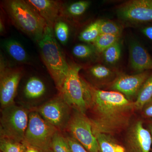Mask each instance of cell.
Segmentation results:
<instances>
[{
    "instance_id": "9",
    "label": "cell",
    "mask_w": 152,
    "mask_h": 152,
    "mask_svg": "<svg viewBox=\"0 0 152 152\" xmlns=\"http://www.w3.org/2000/svg\"><path fill=\"white\" fill-rule=\"evenodd\" d=\"M0 102L2 108L14 104L22 71L8 66L1 56L0 65Z\"/></svg>"
},
{
    "instance_id": "18",
    "label": "cell",
    "mask_w": 152,
    "mask_h": 152,
    "mask_svg": "<svg viewBox=\"0 0 152 152\" xmlns=\"http://www.w3.org/2000/svg\"><path fill=\"white\" fill-rule=\"evenodd\" d=\"M152 98V74L147 79L140 89L134 102L137 110H142L144 105Z\"/></svg>"
},
{
    "instance_id": "30",
    "label": "cell",
    "mask_w": 152,
    "mask_h": 152,
    "mask_svg": "<svg viewBox=\"0 0 152 152\" xmlns=\"http://www.w3.org/2000/svg\"><path fill=\"white\" fill-rule=\"evenodd\" d=\"M142 110L144 117L152 119V98L144 105Z\"/></svg>"
},
{
    "instance_id": "1",
    "label": "cell",
    "mask_w": 152,
    "mask_h": 152,
    "mask_svg": "<svg viewBox=\"0 0 152 152\" xmlns=\"http://www.w3.org/2000/svg\"><path fill=\"white\" fill-rule=\"evenodd\" d=\"M90 87L91 98L87 108L93 113L89 119L94 134L112 135L128 128L136 110L134 102L119 92L103 91L91 85Z\"/></svg>"
},
{
    "instance_id": "12",
    "label": "cell",
    "mask_w": 152,
    "mask_h": 152,
    "mask_svg": "<svg viewBox=\"0 0 152 152\" xmlns=\"http://www.w3.org/2000/svg\"><path fill=\"white\" fill-rule=\"evenodd\" d=\"M150 75L147 71L132 75H122L113 83L112 89L121 93L132 101L134 97L137 98L142 86Z\"/></svg>"
},
{
    "instance_id": "10",
    "label": "cell",
    "mask_w": 152,
    "mask_h": 152,
    "mask_svg": "<svg viewBox=\"0 0 152 152\" xmlns=\"http://www.w3.org/2000/svg\"><path fill=\"white\" fill-rule=\"evenodd\" d=\"M126 152H150L152 145L151 136L142 121H137L129 125L125 138Z\"/></svg>"
},
{
    "instance_id": "8",
    "label": "cell",
    "mask_w": 152,
    "mask_h": 152,
    "mask_svg": "<svg viewBox=\"0 0 152 152\" xmlns=\"http://www.w3.org/2000/svg\"><path fill=\"white\" fill-rule=\"evenodd\" d=\"M70 108L61 95L40 106L37 112L59 131L67 127L71 118Z\"/></svg>"
},
{
    "instance_id": "27",
    "label": "cell",
    "mask_w": 152,
    "mask_h": 152,
    "mask_svg": "<svg viewBox=\"0 0 152 152\" xmlns=\"http://www.w3.org/2000/svg\"><path fill=\"white\" fill-rule=\"evenodd\" d=\"M94 53V50L89 46L83 44H79L74 47L72 50L73 54L80 58H86L91 56Z\"/></svg>"
},
{
    "instance_id": "34",
    "label": "cell",
    "mask_w": 152,
    "mask_h": 152,
    "mask_svg": "<svg viewBox=\"0 0 152 152\" xmlns=\"http://www.w3.org/2000/svg\"><path fill=\"white\" fill-rule=\"evenodd\" d=\"M148 129L149 131L151 136L152 141V119H150L148 124Z\"/></svg>"
},
{
    "instance_id": "13",
    "label": "cell",
    "mask_w": 152,
    "mask_h": 152,
    "mask_svg": "<svg viewBox=\"0 0 152 152\" xmlns=\"http://www.w3.org/2000/svg\"><path fill=\"white\" fill-rule=\"evenodd\" d=\"M26 1L37 11L48 26L54 28L62 11L59 2L53 0H28Z\"/></svg>"
},
{
    "instance_id": "11",
    "label": "cell",
    "mask_w": 152,
    "mask_h": 152,
    "mask_svg": "<svg viewBox=\"0 0 152 152\" xmlns=\"http://www.w3.org/2000/svg\"><path fill=\"white\" fill-rule=\"evenodd\" d=\"M118 14L121 18L127 21H152V0L130 1L119 8Z\"/></svg>"
},
{
    "instance_id": "28",
    "label": "cell",
    "mask_w": 152,
    "mask_h": 152,
    "mask_svg": "<svg viewBox=\"0 0 152 152\" xmlns=\"http://www.w3.org/2000/svg\"><path fill=\"white\" fill-rule=\"evenodd\" d=\"M90 71L91 74L98 79L107 78L112 74L111 71L110 69L101 65L94 66L90 69Z\"/></svg>"
},
{
    "instance_id": "25",
    "label": "cell",
    "mask_w": 152,
    "mask_h": 152,
    "mask_svg": "<svg viewBox=\"0 0 152 152\" xmlns=\"http://www.w3.org/2000/svg\"><path fill=\"white\" fill-rule=\"evenodd\" d=\"M121 52V45L118 42L103 52L104 59L107 64H113L119 60Z\"/></svg>"
},
{
    "instance_id": "23",
    "label": "cell",
    "mask_w": 152,
    "mask_h": 152,
    "mask_svg": "<svg viewBox=\"0 0 152 152\" xmlns=\"http://www.w3.org/2000/svg\"><path fill=\"white\" fill-rule=\"evenodd\" d=\"M55 37L62 45H66L69 39V28L67 24L63 21L58 20L54 26Z\"/></svg>"
},
{
    "instance_id": "32",
    "label": "cell",
    "mask_w": 152,
    "mask_h": 152,
    "mask_svg": "<svg viewBox=\"0 0 152 152\" xmlns=\"http://www.w3.org/2000/svg\"><path fill=\"white\" fill-rule=\"evenodd\" d=\"M26 145V149L25 152H40L39 150L37 148L25 142Z\"/></svg>"
},
{
    "instance_id": "7",
    "label": "cell",
    "mask_w": 152,
    "mask_h": 152,
    "mask_svg": "<svg viewBox=\"0 0 152 152\" xmlns=\"http://www.w3.org/2000/svg\"><path fill=\"white\" fill-rule=\"evenodd\" d=\"M68 130L89 152H99V144L93 132L92 126L85 114L76 111L68 124Z\"/></svg>"
},
{
    "instance_id": "5",
    "label": "cell",
    "mask_w": 152,
    "mask_h": 152,
    "mask_svg": "<svg viewBox=\"0 0 152 152\" xmlns=\"http://www.w3.org/2000/svg\"><path fill=\"white\" fill-rule=\"evenodd\" d=\"M59 131L43 118L37 112L29 114L28 123L24 142L40 151L51 149L52 140Z\"/></svg>"
},
{
    "instance_id": "16",
    "label": "cell",
    "mask_w": 152,
    "mask_h": 152,
    "mask_svg": "<svg viewBox=\"0 0 152 152\" xmlns=\"http://www.w3.org/2000/svg\"><path fill=\"white\" fill-rule=\"evenodd\" d=\"M46 87L44 82L37 77H31L25 85L24 93L28 99H34L41 97L45 94Z\"/></svg>"
},
{
    "instance_id": "19",
    "label": "cell",
    "mask_w": 152,
    "mask_h": 152,
    "mask_svg": "<svg viewBox=\"0 0 152 152\" xmlns=\"http://www.w3.org/2000/svg\"><path fill=\"white\" fill-rule=\"evenodd\" d=\"M0 149L1 152H25L26 145L24 142L1 137Z\"/></svg>"
},
{
    "instance_id": "3",
    "label": "cell",
    "mask_w": 152,
    "mask_h": 152,
    "mask_svg": "<svg viewBox=\"0 0 152 152\" xmlns=\"http://www.w3.org/2000/svg\"><path fill=\"white\" fill-rule=\"evenodd\" d=\"M55 37L53 28L48 26L38 42L42 59L60 92L69 74L70 64Z\"/></svg>"
},
{
    "instance_id": "21",
    "label": "cell",
    "mask_w": 152,
    "mask_h": 152,
    "mask_svg": "<svg viewBox=\"0 0 152 152\" xmlns=\"http://www.w3.org/2000/svg\"><path fill=\"white\" fill-rule=\"evenodd\" d=\"M120 35L100 34L94 43L96 49L99 52H103L111 46L118 42Z\"/></svg>"
},
{
    "instance_id": "31",
    "label": "cell",
    "mask_w": 152,
    "mask_h": 152,
    "mask_svg": "<svg viewBox=\"0 0 152 152\" xmlns=\"http://www.w3.org/2000/svg\"><path fill=\"white\" fill-rule=\"evenodd\" d=\"M144 35L152 40V26L147 27L142 31Z\"/></svg>"
},
{
    "instance_id": "2",
    "label": "cell",
    "mask_w": 152,
    "mask_h": 152,
    "mask_svg": "<svg viewBox=\"0 0 152 152\" xmlns=\"http://www.w3.org/2000/svg\"><path fill=\"white\" fill-rule=\"evenodd\" d=\"M3 7L16 27L38 42L43 36L48 25L37 11L23 0H8Z\"/></svg>"
},
{
    "instance_id": "15",
    "label": "cell",
    "mask_w": 152,
    "mask_h": 152,
    "mask_svg": "<svg viewBox=\"0 0 152 152\" xmlns=\"http://www.w3.org/2000/svg\"><path fill=\"white\" fill-rule=\"evenodd\" d=\"M94 135L97 140L99 152H126L125 147L111 135L99 133H95Z\"/></svg>"
},
{
    "instance_id": "6",
    "label": "cell",
    "mask_w": 152,
    "mask_h": 152,
    "mask_svg": "<svg viewBox=\"0 0 152 152\" xmlns=\"http://www.w3.org/2000/svg\"><path fill=\"white\" fill-rule=\"evenodd\" d=\"M69 64V74L60 91L61 96L70 107L85 114L88 108L82 79L79 75L81 67L75 63Z\"/></svg>"
},
{
    "instance_id": "4",
    "label": "cell",
    "mask_w": 152,
    "mask_h": 152,
    "mask_svg": "<svg viewBox=\"0 0 152 152\" xmlns=\"http://www.w3.org/2000/svg\"><path fill=\"white\" fill-rule=\"evenodd\" d=\"M27 110L15 104L2 109L1 118V137L23 142L28 123Z\"/></svg>"
},
{
    "instance_id": "33",
    "label": "cell",
    "mask_w": 152,
    "mask_h": 152,
    "mask_svg": "<svg viewBox=\"0 0 152 152\" xmlns=\"http://www.w3.org/2000/svg\"><path fill=\"white\" fill-rule=\"evenodd\" d=\"M5 26L2 19L0 20V32L1 34H3L5 32Z\"/></svg>"
},
{
    "instance_id": "20",
    "label": "cell",
    "mask_w": 152,
    "mask_h": 152,
    "mask_svg": "<svg viewBox=\"0 0 152 152\" xmlns=\"http://www.w3.org/2000/svg\"><path fill=\"white\" fill-rule=\"evenodd\" d=\"M101 20L96 21L87 27L80 34V40L86 42H94L100 35V24Z\"/></svg>"
},
{
    "instance_id": "35",
    "label": "cell",
    "mask_w": 152,
    "mask_h": 152,
    "mask_svg": "<svg viewBox=\"0 0 152 152\" xmlns=\"http://www.w3.org/2000/svg\"><path fill=\"white\" fill-rule=\"evenodd\" d=\"M40 152H53L52 149H50L45 150V151H42Z\"/></svg>"
},
{
    "instance_id": "29",
    "label": "cell",
    "mask_w": 152,
    "mask_h": 152,
    "mask_svg": "<svg viewBox=\"0 0 152 152\" xmlns=\"http://www.w3.org/2000/svg\"><path fill=\"white\" fill-rule=\"evenodd\" d=\"M72 152H89L72 137H66Z\"/></svg>"
},
{
    "instance_id": "26",
    "label": "cell",
    "mask_w": 152,
    "mask_h": 152,
    "mask_svg": "<svg viewBox=\"0 0 152 152\" xmlns=\"http://www.w3.org/2000/svg\"><path fill=\"white\" fill-rule=\"evenodd\" d=\"M100 34L120 35L121 28L118 25L110 21L101 20L100 24Z\"/></svg>"
},
{
    "instance_id": "17",
    "label": "cell",
    "mask_w": 152,
    "mask_h": 152,
    "mask_svg": "<svg viewBox=\"0 0 152 152\" xmlns=\"http://www.w3.org/2000/svg\"><path fill=\"white\" fill-rule=\"evenodd\" d=\"M3 45L6 51L16 61L26 63L28 60L26 50L18 41L14 39L7 40L4 42Z\"/></svg>"
},
{
    "instance_id": "24",
    "label": "cell",
    "mask_w": 152,
    "mask_h": 152,
    "mask_svg": "<svg viewBox=\"0 0 152 152\" xmlns=\"http://www.w3.org/2000/svg\"><path fill=\"white\" fill-rule=\"evenodd\" d=\"M51 149L53 152H72L66 138L59 131L56 133L53 138Z\"/></svg>"
},
{
    "instance_id": "14",
    "label": "cell",
    "mask_w": 152,
    "mask_h": 152,
    "mask_svg": "<svg viewBox=\"0 0 152 152\" xmlns=\"http://www.w3.org/2000/svg\"><path fill=\"white\" fill-rule=\"evenodd\" d=\"M129 54L131 66L134 70L141 73L152 70V57L140 45L131 44Z\"/></svg>"
},
{
    "instance_id": "22",
    "label": "cell",
    "mask_w": 152,
    "mask_h": 152,
    "mask_svg": "<svg viewBox=\"0 0 152 152\" xmlns=\"http://www.w3.org/2000/svg\"><path fill=\"white\" fill-rule=\"evenodd\" d=\"M90 2L88 1H79L70 4L65 11L69 16L76 17L82 15L89 7Z\"/></svg>"
}]
</instances>
